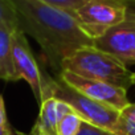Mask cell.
Masks as SVG:
<instances>
[{
  "label": "cell",
  "instance_id": "cell-1",
  "mask_svg": "<svg viewBox=\"0 0 135 135\" xmlns=\"http://www.w3.org/2000/svg\"><path fill=\"white\" fill-rule=\"evenodd\" d=\"M11 2L17 12L19 28L37 41L48 62L58 73L68 57L82 46L94 44L70 13L40 0Z\"/></svg>",
  "mask_w": 135,
  "mask_h": 135
},
{
  "label": "cell",
  "instance_id": "cell-2",
  "mask_svg": "<svg viewBox=\"0 0 135 135\" xmlns=\"http://www.w3.org/2000/svg\"><path fill=\"white\" fill-rule=\"evenodd\" d=\"M61 72H69L84 78L107 82L126 90L132 85L134 74L120 60L99 50L94 45L82 46L68 57L62 62Z\"/></svg>",
  "mask_w": 135,
  "mask_h": 135
},
{
  "label": "cell",
  "instance_id": "cell-3",
  "mask_svg": "<svg viewBox=\"0 0 135 135\" xmlns=\"http://www.w3.org/2000/svg\"><path fill=\"white\" fill-rule=\"evenodd\" d=\"M41 89H42L41 101L45 97L57 98L65 102L66 105H69L72 110L82 120L114 132V128L119 117V111L117 109L109 105L97 102L81 94L80 91L70 88L58 76L56 78H52L44 74V72H41Z\"/></svg>",
  "mask_w": 135,
  "mask_h": 135
},
{
  "label": "cell",
  "instance_id": "cell-4",
  "mask_svg": "<svg viewBox=\"0 0 135 135\" xmlns=\"http://www.w3.org/2000/svg\"><path fill=\"white\" fill-rule=\"evenodd\" d=\"M127 11L128 6L124 0H88L72 16L84 33L94 41L122 23Z\"/></svg>",
  "mask_w": 135,
  "mask_h": 135
},
{
  "label": "cell",
  "instance_id": "cell-5",
  "mask_svg": "<svg viewBox=\"0 0 135 135\" xmlns=\"http://www.w3.org/2000/svg\"><path fill=\"white\" fill-rule=\"evenodd\" d=\"M102 52H106L123 64H135V8L128 7L127 15L122 23L107 31L93 44Z\"/></svg>",
  "mask_w": 135,
  "mask_h": 135
},
{
  "label": "cell",
  "instance_id": "cell-6",
  "mask_svg": "<svg viewBox=\"0 0 135 135\" xmlns=\"http://www.w3.org/2000/svg\"><path fill=\"white\" fill-rule=\"evenodd\" d=\"M58 77L61 80H64L70 88L80 91L81 94H84L97 102L109 105V106L117 109L118 111H120L130 103V101L127 98V90L118 88L115 85L97 81V80L84 78V77H80V76L69 73V72H61V73H58Z\"/></svg>",
  "mask_w": 135,
  "mask_h": 135
},
{
  "label": "cell",
  "instance_id": "cell-7",
  "mask_svg": "<svg viewBox=\"0 0 135 135\" xmlns=\"http://www.w3.org/2000/svg\"><path fill=\"white\" fill-rule=\"evenodd\" d=\"M12 52L16 72L20 80H25L29 88L33 91V95L38 103H41V70L37 65V61L32 53L27 35L20 29H15L12 35Z\"/></svg>",
  "mask_w": 135,
  "mask_h": 135
},
{
  "label": "cell",
  "instance_id": "cell-8",
  "mask_svg": "<svg viewBox=\"0 0 135 135\" xmlns=\"http://www.w3.org/2000/svg\"><path fill=\"white\" fill-rule=\"evenodd\" d=\"M72 107L65 102L53 98L45 97L40 103L38 117L35 122V126L31 131L32 135H57V127L60 120L72 113Z\"/></svg>",
  "mask_w": 135,
  "mask_h": 135
},
{
  "label": "cell",
  "instance_id": "cell-9",
  "mask_svg": "<svg viewBox=\"0 0 135 135\" xmlns=\"http://www.w3.org/2000/svg\"><path fill=\"white\" fill-rule=\"evenodd\" d=\"M13 28L7 24H0V80L16 82L20 80L13 61L12 35Z\"/></svg>",
  "mask_w": 135,
  "mask_h": 135
},
{
  "label": "cell",
  "instance_id": "cell-10",
  "mask_svg": "<svg viewBox=\"0 0 135 135\" xmlns=\"http://www.w3.org/2000/svg\"><path fill=\"white\" fill-rule=\"evenodd\" d=\"M115 135H135V103H128L119 111L114 128Z\"/></svg>",
  "mask_w": 135,
  "mask_h": 135
},
{
  "label": "cell",
  "instance_id": "cell-11",
  "mask_svg": "<svg viewBox=\"0 0 135 135\" xmlns=\"http://www.w3.org/2000/svg\"><path fill=\"white\" fill-rule=\"evenodd\" d=\"M82 124V119L74 113L66 114L58 123L57 135H77Z\"/></svg>",
  "mask_w": 135,
  "mask_h": 135
},
{
  "label": "cell",
  "instance_id": "cell-12",
  "mask_svg": "<svg viewBox=\"0 0 135 135\" xmlns=\"http://www.w3.org/2000/svg\"><path fill=\"white\" fill-rule=\"evenodd\" d=\"M0 24H7L13 29L19 28L17 12L11 0H0Z\"/></svg>",
  "mask_w": 135,
  "mask_h": 135
},
{
  "label": "cell",
  "instance_id": "cell-13",
  "mask_svg": "<svg viewBox=\"0 0 135 135\" xmlns=\"http://www.w3.org/2000/svg\"><path fill=\"white\" fill-rule=\"evenodd\" d=\"M40 2L49 4V6H53L56 8H60L68 13L73 15V12L76 9H78L84 3H86L88 0H40Z\"/></svg>",
  "mask_w": 135,
  "mask_h": 135
},
{
  "label": "cell",
  "instance_id": "cell-14",
  "mask_svg": "<svg viewBox=\"0 0 135 135\" xmlns=\"http://www.w3.org/2000/svg\"><path fill=\"white\" fill-rule=\"evenodd\" d=\"M77 135H115V134L109 131V130H105L102 127H98V126H94L91 123L82 120L81 128H80Z\"/></svg>",
  "mask_w": 135,
  "mask_h": 135
},
{
  "label": "cell",
  "instance_id": "cell-15",
  "mask_svg": "<svg viewBox=\"0 0 135 135\" xmlns=\"http://www.w3.org/2000/svg\"><path fill=\"white\" fill-rule=\"evenodd\" d=\"M8 123L7 119V111H6V105H4V99L0 95V127H3L4 124Z\"/></svg>",
  "mask_w": 135,
  "mask_h": 135
},
{
  "label": "cell",
  "instance_id": "cell-16",
  "mask_svg": "<svg viewBox=\"0 0 135 135\" xmlns=\"http://www.w3.org/2000/svg\"><path fill=\"white\" fill-rule=\"evenodd\" d=\"M0 135H24V134L23 132H17L9 123H7L3 127H0Z\"/></svg>",
  "mask_w": 135,
  "mask_h": 135
},
{
  "label": "cell",
  "instance_id": "cell-17",
  "mask_svg": "<svg viewBox=\"0 0 135 135\" xmlns=\"http://www.w3.org/2000/svg\"><path fill=\"white\" fill-rule=\"evenodd\" d=\"M124 3H126L128 7H131V8H135V0H124Z\"/></svg>",
  "mask_w": 135,
  "mask_h": 135
},
{
  "label": "cell",
  "instance_id": "cell-18",
  "mask_svg": "<svg viewBox=\"0 0 135 135\" xmlns=\"http://www.w3.org/2000/svg\"><path fill=\"white\" fill-rule=\"evenodd\" d=\"M132 85H135V73L132 74Z\"/></svg>",
  "mask_w": 135,
  "mask_h": 135
},
{
  "label": "cell",
  "instance_id": "cell-19",
  "mask_svg": "<svg viewBox=\"0 0 135 135\" xmlns=\"http://www.w3.org/2000/svg\"><path fill=\"white\" fill-rule=\"evenodd\" d=\"M24 135H32V134H24Z\"/></svg>",
  "mask_w": 135,
  "mask_h": 135
}]
</instances>
